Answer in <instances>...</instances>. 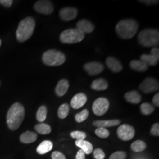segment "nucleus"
Here are the masks:
<instances>
[{"mask_svg": "<svg viewBox=\"0 0 159 159\" xmlns=\"http://www.w3.org/2000/svg\"><path fill=\"white\" fill-rule=\"evenodd\" d=\"M25 109L20 102H15L9 108L7 115V123L11 130H16L23 123Z\"/></svg>", "mask_w": 159, "mask_h": 159, "instance_id": "obj_1", "label": "nucleus"}, {"mask_svg": "<svg viewBox=\"0 0 159 159\" xmlns=\"http://www.w3.org/2000/svg\"><path fill=\"white\" fill-rule=\"evenodd\" d=\"M139 24L133 19L121 20L116 26V31L118 36L124 40L133 38L137 34Z\"/></svg>", "mask_w": 159, "mask_h": 159, "instance_id": "obj_2", "label": "nucleus"}, {"mask_svg": "<svg viewBox=\"0 0 159 159\" xmlns=\"http://www.w3.org/2000/svg\"><path fill=\"white\" fill-rule=\"evenodd\" d=\"M35 27L34 18L28 17L24 18L19 23L17 31L16 37L19 42H24L32 36Z\"/></svg>", "mask_w": 159, "mask_h": 159, "instance_id": "obj_3", "label": "nucleus"}, {"mask_svg": "<svg viewBox=\"0 0 159 159\" xmlns=\"http://www.w3.org/2000/svg\"><path fill=\"white\" fill-rule=\"evenodd\" d=\"M139 43L144 47H155L159 45V32L157 29L143 30L138 34Z\"/></svg>", "mask_w": 159, "mask_h": 159, "instance_id": "obj_4", "label": "nucleus"}, {"mask_svg": "<svg viewBox=\"0 0 159 159\" xmlns=\"http://www.w3.org/2000/svg\"><path fill=\"white\" fill-rule=\"evenodd\" d=\"M66 57L61 51L49 50L46 51L42 57L43 63L48 66H59L65 63Z\"/></svg>", "mask_w": 159, "mask_h": 159, "instance_id": "obj_5", "label": "nucleus"}, {"mask_svg": "<svg viewBox=\"0 0 159 159\" xmlns=\"http://www.w3.org/2000/svg\"><path fill=\"white\" fill-rule=\"evenodd\" d=\"M85 37V34L77 29H67L61 33L60 40L64 44H73L82 41Z\"/></svg>", "mask_w": 159, "mask_h": 159, "instance_id": "obj_6", "label": "nucleus"}, {"mask_svg": "<svg viewBox=\"0 0 159 159\" xmlns=\"http://www.w3.org/2000/svg\"><path fill=\"white\" fill-rule=\"evenodd\" d=\"M110 102L107 98L100 97L96 99L93 104L92 110L94 114L98 116L104 115L108 111Z\"/></svg>", "mask_w": 159, "mask_h": 159, "instance_id": "obj_7", "label": "nucleus"}, {"mask_svg": "<svg viewBox=\"0 0 159 159\" xmlns=\"http://www.w3.org/2000/svg\"><path fill=\"white\" fill-rule=\"evenodd\" d=\"M139 89L144 93H151L158 91L159 82L153 77H148L139 85Z\"/></svg>", "mask_w": 159, "mask_h": 159, "instance_id": "obj_8", "label": "nucleus"}, {"mask_svg": "<svg viewBox=\"0 0 159 159\" xmlns=\"http://www.w3.org/2000/svg\"><path fill=\"white\" fill-rule=\"evenodd\" d=\"M117 136L121 140L129 141L131 140L135 134V130L131 125L124 124L120 125L117 131Z\"/></svg>", "mask_w": 159, "mask_h": 159, "instance_id": "obj_9", "label": "nucleus"}, {"mask_svg": "<svg viewBox=\"0 0 159 159\" xmlns=\"http://www.w3.org/2000/svg\"><path fill=\"white\" fill-rule=\"evenodd\" d=\"M34 10L40 14L50 15L54 11V6L50 1L41 0L37 1L34 6Z\"/></svg>", "mask_w": 159, "mask_h": 159, "instance_id": "obj_10", "label": "nucleus"}, {"mask_svg": "<svg viewBox=\"0 0 159 159\" xmlns=\"http://www.w3.org/2000/svg\"><path fill=\"white\" fill-rule=\"evenodd\" d=\"M78 14V10L74 7H64L60 11V17L64 21H70L74 20Z\"/></svg>", "mask_w": 159, "mask_h": 159, "instance_id": "obj_11", "label": "nucleus"}, {"mask_svg": "<svg viewBox=\"0 0 159 159\" xmlns=\"http://www.w3.org/2000/svg\"><path fill=\"white\" fill-rule=\"evenodd\" d=\"M84 68L89 74L91 75H96L102 73L104 67L102 63L94 61L85 63Z\"/></svg>", "mask_w": 159, "mask_h": 159, "instance_id": "obj_12", "label": "nucleus"}, {"mask_svg": "<svg viewBox=\"0 0 159 159\" xmlns=\"http://www.w3.org/2000/svg\"><path fill=\"white\" fill-rule=\"evenodd\" d=\"M87 101V97L84 93H79L75 94L71 100V106L74 109L81 108Z\"/></svg>", "mask_w": 159, "mask_h": 159, "instance_id": "obj_13", "label": "nucleus"}, {"mask_svg": "<svg viewBox=\"0 0 159 159\" xmlns=\"http://www.w3.org/2000/svg\"><path fill=\"white\" fill-rule=\"evenodd\" d=\"M106 64L107 67L114 73H119L123 69L121 63H120L119 60L114 57H107L106 60Z\"/></svg>", "mask_w": 159, "mask_h": 159, "instance_id": "obj_14", "label": "nucleus"}, {"mask_svg": "<svg viewBox=\"0 0 159 159\" xmlns=\"http://www.w3.org/2000/svg\"><path fill=\"white\" fill-rule=\"evenodd\" d=\"M76 29L83 32L84 34H89L94 31V25L89 20L83 19L77 22L76 24Z\"/></svg>", "mask_w": 159, "mask_h": 159, "instance_id": "obj_15", "label": "nucleus"}, {"mask_svg": "<svg viewBox=\"0 0 159 159\" xmlns=\"http://www.w3.org/2000/svg\"><path fill=\"white\" fill-rule=\"evenodd\" d=\"M121 123L120 120H96L93 123V125L96 126L97 128L102 127L106 128L110 127H113L119 125Z\"/></svg>", "mask_w": 159, "mask_h": 159, "instance_id": "obj_16", "label": "nucleus"}, {"mask_svg": "<svg viewBox=\"0 0 159 159\" xmlns=\"http://www.w3.org/2000/svg\"><path fill=\"white\" fill-rule=\"evenodd\" d=\"M69 88V82L65 79L60 80L57 83L55 91L58 97H63L67 92Z\"/></svg>", "mask_w": 159, "mask_h": 159, "instance_id": "obj_17", "label": "nucleus"}, {"mask_svg": "<svg viewBox=\"0 0 159 159\" xmlns=\"http://www.w3.org/2000/svg\"><path fill=\"white\" fill-rule=\"evenodd\" d=\"M108 87L107 81L102 78L96 79L91 83V89L96 91H104L107 89Z\"/></svg>", "mask_w": 159, "mask_h": 159, "instance_id": "obj_18", "label": "nucleus"}, {"mask_svg": "<svg viewBox=\"0 0 159 159\" xmlns=\"http://www.w3.org/2000/svg\"><path fill=\"white\" fill-rule=\"evenodd\" d=\"M125 98L127 102L137 104L142 101V96L136 90L127 92L125 95Z\"/></svg>", "mask_w": 159, "mask_h": 159, "instance_id": "obj_19", "label": "nucleus"}, {"mask_svg": "<svg viewBox=\"0 0 159 159\" xmlns=\"http://www.w3.org/2000/svg\"><path fill=\"white\" fill-rule=\"evenodd\" d=\"M130 67L132 70L139 72H144L147 71L148 68V64L143 62L141 60H133L131 61L130 63Z\"/></svg>", "mask_w": 159, "mask_h": 159, "instance_id": "obj_20", "label": "nucleus"}, {"mask_svg": "<svg viewBox=\"0 0 159 159\" xmlns=\"http://www.w3.org/2000/svg\"><path fill=\"white\" fill-rule=\"evenodd\" d=\"M37 139V134L30 131H27L21 135L20 136V141L23 143L29 144L34 142L36 141Z\"/></svg>", "mask_w": 159, "mask_h": 159, "instance_id": "obj_21", "label": "nucleus"}, {"mask_svg": "<svg viewBox=\"0 0 159 159\" xmlns=\"http://www.w3.org/2000/svg\"><path fill=\"white\" fill-rule=\"evenodd\" d=\"M143 62L146 63L148 66H154L159 63V57L155 56L151 54H143L140 56V60Z\"/></svg>", "mask_w": 159, "mask_h": 159, "instance_id": "obj_22", "label": "nucleus"}, {"mask_svg": "<svg viewBox=\"0 0 159 159\" xmlns=\"http://www.w3.org/2000/svg\"><path fill=\"white\" fill-rule=\"evenodd\" d=\"M75 145L79 147L81 150H82L84 153L86 154H89L91 153L93 150V147L91 143L87 142L84 140H76L75 141Z\"/></svg>", "mask_w": 159, "mask_h": 159, "instance_id": "obj_23", "label": "nucleus"}, {"mask_svg": "<svg viewBox=\"0 0 159 159\" xmlns=\"http://www.w3.org/2000/svg\"><path fill=\"white\" fill-rule=\"evenodd\" d=\"M53 147L52 143L49 140H44L41 143L37 148V152L40 154H44L51 151Z\"/></svg>", "mask_w": 159, "mask_h": 159, "instance_id": "obj_24", "label": "nucleus"}, {"mask_svg": "<svg viewBox=\"0 0 159 159\" xmlns=\"http://www.w3.org/2000/svg\"><path fill=\"white\" fill-rule=\"evenodd\" d=\"M34 129L38 133L41 134H43V135L48 134L51 133V131L50 125L46 124V123H41L39 124L36 125L34 127Z\"/></svg>", "mask_w": 159, "mask_h": 159, "instance_id": "obj_25", "label": "nucleus"}, {"mask_svg": "<svg viewBox=\"0 0 159 159\" xmlns=\"http://www.w3.org/2000/svg\"><path fill=\"white\" fill-rule=\"evenodd\" d=\"M147 147V145L142 140H136L131 145V150L134 152H141L144 151Z\"/></svg>", "mask_w": 159, "mask_h": 159, "instance_id": "obj_26", "label": "nucleus"}, {"mask_svg": "<svg viewBox=\"0 0 159 159\" xmlns=\"http://www.w3.org/2000/svg\"><path fill=\"white\" fill-rule=\"evenodd\" d=\"M70 111V106L68 104L64 103L61 104L58 110L57 114L60 119H64L67 117Z\"/></svg>", "mask_w": 159, "mask_h": 159, "instance_id": "obj_27", "label": "nucleus"}, {"mask_svg": "<svg viewBox=\"0 0 159 159\" xmlns=\"http://www.w3.org/2000/svg\"><path fill=\"white\" fill-rule=\"evenodd\" d=\"M47 115V108L45 106H41L37 110L36 114V119L40 123L45 121Z\"/></svg>", "mask_w": 159, "mask_h": 159, "instance_id": "obj_28", "label": "nucleus"}, {"mask_svg": "<svg viewBox=\"0 0 159 159\" xmlns=\"http://www.w3.org/2000/svg\"><path fill=\"white\" fill-rule=\"evenodd\" d=\"M140 111L143 114L148 116L153 113L154 107L150 103L144 102L140 106Z\"/></svg>", "mask_w": 159, "mask_h": 159, "instance_id": "obj_29", "label": "nucleus"}, {"mask_svg": "<svg viewBox=\"0 0 159 159\" xmlns=\"http://www.w3.org/2000/svg\"><path fill=\"white\" fill-rule=\"evenodd\" d=\"M89 112L88 110L87 109H84L82 110L79 113L77 114L75 116V120L76 122L77 123H82L85 120L87 119L89 117Z\"/></svg>", "mask_w": 159, "mask_h": 159, "instance_id": "obj_30", "label": "nucleus"}, {"mask_svg": "<svg viewBox=\"0 0 159 159\" xmlns=\"http://www.w3.org/2000/svg\"><path fill=\"white\" fill-rule=\"evenodd\" d=\"M95 134L97 136L99 137L100 138H102V139H106V138L108 137L110 135V133L108 130H107L105 128H102V127L97 128L95 130Z\"/></svg>", "mask_w": 159, "mask_h": 159, "instance_id": "obj_31", "label": "nucleus"}, {"mask_svg": "<svg viewBox=\"0 0 159 159\" xmlns=\"http://www.w3.org/2000/svg\"><path fill=\"white\" fill-rule=\"evenodd\" d=\"M70 136L74 139H76L77 140H84L87 135L84 132L81 131H72L70 134Z\"/></svg>", "mask_w": 159, "mask_h": 159, "instance_id": "obj_32", "label": "nucleus"}, {"mask_svg": "<svg viewBox=\"0 0 159 159\" xmlns=\"http://www.w3.org/2000/svg\"><path fill=\"white\" fill-rule=\"evenodd\" d=\"M127 157V154L125 152L118 151L112 154L109 159H125Z\"/></svg>", "mask_w": 159, "mask_h": 159, "instance_id": "obj_33", "label": "nucleus"}, {"mask_svg": "<svg viewBox=\"0 0 159 159\" xmlns=\"http://www.w3.org/2000/svg\"><path fill=\"white\" fill-rule=\"evenodd\" d=\"M94 157L96 159H104L105 158V153L101 148H96L93 152Z\"/></svg>", "mask_w": 159, "mask_h": 159, "instance_id": "obj_34", "label": "nucleus"}, {"mask_svg": "<svg viewBox=\"0 0 159 159\" xmlns=\"http://www.w3.org/2000/svg\"><path fill=\"white\" fill-rule=\"evenodd\" d=\"M151 134L154 136H159V124L155 123L152 125L150 130Z\"/></svg>", "mask_w": 159, "mask_h": 159, "instance_id": "obj_35", "label": "nucleus"}, {"mask_svg": "<svg viewBox=\"0 0 159 159\" xmlns=\"http://www.w3.org/2000/svg\"><path fill=\"white\" fill-rule=\"evenodd\" d=\"M51 158L52 159H66V156L62 153L55 151L51 154Z\"/></svg>", "mask_w": 159, "mask_h": 159, "instance_id": "obj_36", "label": "nucleus"}, {"mask_svg": "<svg viewBox=\"0 0 159 159\" xmlns=\"http://www.w3.org/2000/svg\"><path fill=\"white\" fill-rule=\"evenodd\" d=\"M139 2L145 4L148 6H153L159 3V1L156 0H143V1H139Z\"/></svg>", "mask_w": 159, "mask_h": 159, "instance_id": "obj_37", "label": "nucleus"}, {"mask_svg": "<svg viewBox=\"0 0 159 159\" xmlns=\"http://www.w3.org/2000/svg\"><path fill=\"white\" fill-rule=\"evenodd\" d=\"M13 1L12 0H1L0 4L6 7H10L12 4Z\"/></svg>", "mask_w": 159, "mask_h": 159, "instance_id": "obj_38", "label": "nucleus"}, {"mask_svg": "<svg viewBox=\"0 0 159 159\" xmlns=\"http://www.w3.org/2000/svg\"><path fill=\"white\" fill-rule=\"evenodd\" d=\"M152 102L154 105H155L157 107H159V93H157L153 98Z\"/></svg>", "mask_w": 159, "mask_h": 159, "instance_id": "obj_39", "label": "nucleus"}, {"mask_svg": "<svg viewBox=\"0 0 159 159\" xmlns=\"http://www.w3.org/2000/svg\"><path fill=\"white\" fill-rule=\"evenodd\" d=\"M84 152L82 150H80L75 156V159H85Z\"/></svg>", "mask_w": 159, "mask_h": 159, "instance_id": "obj_40", "label": "nucleus"}, {"mask_svg": "<svg viewBox=\"0 0 159 159\" xmlns=\"http://www.w3.org/2000/svg\"><path fill=\"white\" fill-rule=\"evenodd\" d=\"M150 54L154 55L155 56H157V57H159V48H157V47H153L152 50L150 51Z\"/></svg>", "mask_w": 159, "mask_h": 159, "instance_id": "obj_41", "label": "nucleus"}, {"mask_svg": "<svg viewBox=\"0 0 159 159\" xmlns=\"http://www.w3.org/2000/svg\"><path fill=\"white\" fill-rule=\"evenodd\" d=\"M1 41L0 40V46H1Z\"/></svg>", "mask_w": 159, "mask_h": 159, "instance_id": "obj_42", "label": "nucleus"}, {"mask_svg": "<svg viewBox=\"0 0 159 159\" xmlns=\"http://www.w3.org/2000/svg\"><path fill=\"white\" fill-rule=\"evenodd\" d=\"M0 85H1V83H0Z\"/></svg>", "mask_w": 159, "mask_h": 159, "instance_id": "obj_43", "label": "nucleus"}]
</instances>
